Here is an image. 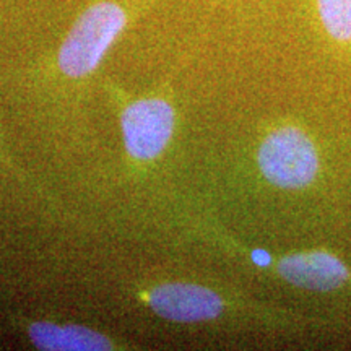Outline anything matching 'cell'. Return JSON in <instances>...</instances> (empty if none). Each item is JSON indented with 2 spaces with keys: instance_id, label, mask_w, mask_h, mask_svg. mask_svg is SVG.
<instances>
[{
  "instance_id": "cell-4",
  "label": "cell",
  "mask_w": 351,
  "mask_h": 351,
  "mask_svg": "<svg viewBox=\"0 0 351 351\" xmlns=\"http://www.w3.org/2000/svg\"><path fill=\"white\" fill-rule=\"evenodd\" d=\"M140 296L158 317L168 322H207L219 317L225 311V301L217 291L181 280L150 285Z\"/></svg>"
},
{
  "instance_id": "cell-6",
  "label": "cell",
  "mask_w": 351,
  "mask_h": 351,
  "mask_svg": "<svg viewBox=\"0 0 351 351\" xmlns=\"http://www.w3.org/2000/svg\"><path fill=\"white\" fill-rule=\"evenodd\" d=\"M280 276L288 283L314 291H330L348 280V270L327 252L295 254L278 262Z\"/></svg>"
},
{
  "instance_id": "cell-2",
  "label": "cell",
  "mask_w": 351,
  "mask_h": 351,
  "mask_svg": "<svg viewBox=\"0 0 351 351\" xmlns=\"http://www.w3.org/2000/svg\"><path fill=\"white\" fill-rule=\"evenodd\" d=\"M121 132L127 156L137 163L160 160L176 132V109L163 96L124 101Z\"/></svg>"
},
{
  "instance_id": "cell-5",
  "label": "cell",
  "mask_w": 351,
  "mask_h": 351,
  "mask_svg": "<svg viewBox=\"0 0 351 351\" xmlns=\"http://www.w3.org/2000/svg\"><path fill=\"white\" fill-rule=\"evenodd\" d=\"M26 335L36 350L43 351H111L117 350L112 337L80 324L33 320Z\"/></svg>"
},
{
  "instance_id": "cell-7",
  "label": "cell",
  "mask_w": 351,
  "mask_h": 351,
  "mask_svg": "<svg viewBox=\"0 0 351 351\" xmlns=\"http://www.w3.org/2000/svg\"><path fill=\"white\" fill-rule=\"evenodd\" d=\"M320 23L339 43L351 41V0H315Z\"/></svg>"
},
{
  "instance_id": "cell-3",
  "label": "cell",
  "mask_w": 351,
  "mask_h": 351,
  "mask_svg": "<svg viewBox=\"0 0 351 351\" xmlns=\"http://www.w3.org/2000/svg\"><path fill=\"white\" fill-rule=\"evenodd\" d=\"M257 161L267 181L283 189L307 186L319 169L313 142L296 127L271 132L258 148Z\"/></svg>"
},
{
  "instance_id": "cell-8",
  "label": "cell",
  "mask_w": 351,
  "mask_h": 351,
  "mask_svg": "<svg viewBox=\"0 0 351 351\" xmlns=\"http://www.w3.org/2000/svg\"><path fill=\"white\" fill-rule=\"evenodd\" d=\"M251 258L257 267H269L271 263L270 254H267L265 251H258V249L251 254Z\"/></svg>"
},
{
  "instance_id": "cell-1",
  "label": "cell",
  "mask_w": 351,
  "mask_h": 351,
  "mask_svg": "<svg viewBox=\"0 0 351 351\" xmlns=\"http://www.w3.org/2000/svg\"><path fill=\"white\" fill-rule=\"evenodd\" d=\"M130 13L114 0H99L85 8L70 26L56 54L59 72L83 80L96 72L104 57L125 32Z\"/></svg>"
}]
</instances>
